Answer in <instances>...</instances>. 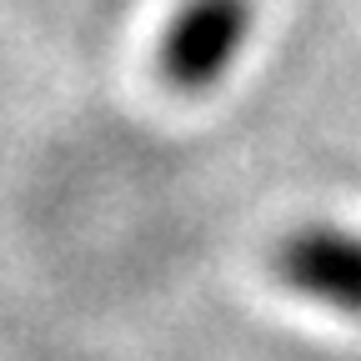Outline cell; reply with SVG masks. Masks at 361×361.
I'll list each match as a JSON object with an SVG mask.
<instances>
[{
    "instance_id": "6da1fadb",
    "label": "cell",
    "mask_w": 361,
    "mask_h": 361,
    "mask_svg": "<svg viewBox=\"0 0 361 361\" xmlns=\"http://www.w3.org/2000/svg\"><path fill=\"white\" fill-rule=\"evenodd\" d=\"M251 20H256V0H186L161 35V56H156L161 80L180 96H206L246 51Z\"/></svg>"
},
{
    "instance_id": "7a4b0ae2",
    "label": "cell",
    "mask_w": 361,
    "mask_h": 361,
    "mask_svg": "<svg viewBox=\"0 0 361 361\" xmlns=\"http://www.w3.org/2000/svg\"><path fill=\"white\" fill-rule=\"evenodd\" d=\"M271 271L286 291L341 316H361V231L326 221L296 226L271 251Z\"/></svg>"
}]
</instances>
